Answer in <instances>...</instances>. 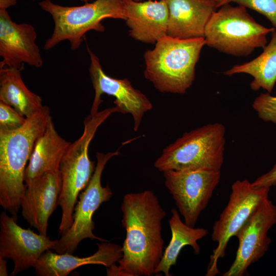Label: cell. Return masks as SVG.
Listing matches in <instances>:
<instances>
[{"instance_id":"obj_23","label":"cell","mask_w":276,"mask_h":276,"mask_svg":"<svg viewBox=\"0 0 276 276\" xmlns=\"http://www.w3.org/2000/svg\"><path fill=\"white\" fill-rule=\"evenodd\" d=\"M235 3L262 14L276 30V0H221L217 8L226 4Z\"/></svg>"},{"instance_id":"obj_1","label":"cell","mask_w":276,"mask_h":276,"mask_svg":"<svg viewBox=\"0 0 276 276\" xmlns=\"http://www.w3.org/2000/svg\"><path fill=\"white\" fill-rule=\"evenodd\" d=\"M126 235L123 256L107 267V275L151 276L164 253L162 222L166 212L150 190L125 194L121 204Z\"/></svg>"},{"instance_id":"obj_28","label":"cell","mask_w":276,"mask_h":276,"mask_svg":"<svg viewBox=\"0 0 276 276\" xmlns=\"http://www.w3.org/2000/svg\"><path fill=\"white\" fill-rule=\"evenodd\" d=\"M7 260L0 257V275L7 276L8 272L7 269Z\"/></svg>"},{"instance_id":"obj_29","label":"cell","mask_w":276,"mask_h":276,"mask_svg":"<svg viewBox=\"0 0 276 276\" xmlns=\"http://www.w3.org/2000/svg\"><path fill=\"white\" fill-rule=\"evenodd\" d=\"M31 1H38V0H31ZM79 1L84 2L85 3H88L89 1V0H79Z\"/></svg>"},{"instance_id":"obj_8","label":"cell","mask_w":276,"mask_h":276,"mask_svg":"<svg viewBox=\"0 0 276 276\" xmlns=\"http://www.w3.org/2000/svg\"><path fill=\"white\" fill-rule=\"evenodd\" d=\"M270 189L255 187L246 179L237 180L232 184L228 203L213 226L211 238L217 245L210 256L206 276L220 273L218 261L225 256L230 239L236 237L254 212L268 198Z\"/></svg>"},{"instance_id":"obj_3","label":"cell","mask_w":276,"mask_h":276,"mask_svg":"<svg viewBox=\"0 0 276 276\" xmlns=\"http://www.w3.org/2000/svg\"><path fill=\"white\" fill-rule=\"evenodd\" d=\"M204 38L181 39L165 35L144 54L145 78L162 93L183 94L192 85Z\"/></svg>"},{"instance_id":"obj_27","label":"cell","mask_w":276,"mask_h":276,"mask_svg":"<svg viewBox=\"0 0 276 276\" xmlns=\"http://www.w3.org/2000/svg\"><path fill=\"white\" fill-rule=\"evenodd\" d=\"M17 0H0V10H7L8 8L15 5Z\"/></svg>"},{"instance_id":"obj_31","label":"cell","mask_w":276,"mask_h":276,"mask_svg":"<svg viewBox=\"0 0 276 276\" xmlns=\"http://www.w3.org/2000/svg\"><path fill=\"white\" fill-rule=\"evenodd\" d=\"M122 1H128V0H122ZM132 1H134V0H132Z\"/></svg>"},{"instance_id":"obj_30","label":"cell","mask_w":276,"mask_h":276,"mask_svg":"<svg viewBox=\"0 0 276 276\" xmlns=\"http://www.w3.org/2000/svg\"><path fill=\"white\" fill-rule=\"evenodd\" d=\"M215 2H216L217 3V4L221 1V0H213Z\"/></svg>"},{"instance_id":"obj_2","label":"cell","mask_w":276,"mask_h":276,"mask_svg":"<svg viewBox=\"0 0 276 276\" xmlns=\"http://www.w3.org/2000/svg\"><path fill=\"white\" fill-rule=\"evenodd\" d=\"M50 117L49 108L43 106L19 128L0 130V205L16 220L27 188L25 170Z\"/></svg>"},{"instance_id":"obj_7","label":"cell","mask_w":276,"mask_h":276,"mask_svg":"<svg viewBox=\"0 0 276 276\" xmlns=\"http://www.w3.org/2000/svg\"><path fill=\"white\" fill-rule=\"evenodd\" d=\"M106 120L102 112L90 114L83 122L81 136L71 143L60 164L62 185L58 205L62 210L59 234L65 233L73 222V214L77 198L88 185L95 170V162L88 155V148L99 126Z\"/></svg>"},{"instance_id":"obj_4","label":"cell","mask_w":276,"mask_h":276,"mask_svg":"<svg viewBox=\"0 0 276 276\" xmlns=\"http://www.w3.org/2000/svg\"><path fill=\"white\" fill-rule=\"evenodd\" d=\"M225 131L223 124L214 123L186 132L163 150L154 166L161 172L221 171Z\"/></svg>"},{"instance_id":"obj_10","label":"cell","mask_w":276,"mask_h":276,"mask_svg":"<svg viewBox=\"0 0 276 276\" xmlns=\"http://www.w3.org/2000/svg\"><path fill=\"white\" fill-rule=\"evenodd\" d=\"M163 172L165 185L185 223L194 227L220 180L221 171L170 170Z\"/></svg>"},{"instance_id":"obj_5","label":"cell","mask_w":276,"mask_h":276,"mask_svg":"<svg viewBox=\"0 0 276 276\" xmlns=\"http://www.w3.org/2000/svg\"><path fill=\"white\" fill-rule=\"evenodd\" d=\"M247 8L226 4L212 15L205 29V44L227 55L248 56L266 45V36L274 29L257 22Z\"/></svg>"},{"instance_id":"obj_11","label":"cell","mask_w":276,"mask_h":276,"mask_svg":"<svg viewBox=\"0 0 276 276\" xmlns=\"http://www.w3.org/2000/svg\"><path fill=\"white\" fill-rule=\"evenodd\" d=\"M276 224V206L266 199L257 208L236 237L239 246L232 264L223 276H244L252 263L262 258L269 248L270 229Z\"/></svg>"},{"instance_id":"obj_13","label":"cell","mask_w":276,"mask_h":276,"mask_svg":"<svg viewBox=\"0 0 276 276\" xmlns=\"http://www.w3.org/2000/svg\"><path fill=\"white\" fill-rule=\"evenodd\" d=\"M6 212L0 215V257L13 261L12 276L33 267L42 255L57 242L49 236L22 228Z\"/></svg>"},{"instance_id":"obj_25","label":"cell","mask_w":276,"mask_h":276,"mask_svg":"<svg viewBox=\"0 0 276 276\" xmlns=\"http://www.w3.org/2000/svg\"><path fill=\"white\" fill-rule=\"evenodd\" d=\"M27 119L12 106L0 101V130L17 129L25 123Z\"/></svg>"},{"instance_id":"obj_20","label":"cell","mask_w":276,"mask_h":276,"mask_svg":"<svg viewBox=\"0 0 276 276\" xmlns=\"http://www.w3.org/2000/svg\"><path fill=\"white\" fill-rule=\"evenodd\" d=\"M23 69L0 68V101L29 118L43 105L41 98L30 90L24 82L21 75Z\"/></svg>"},{"instance_id":"obj_16","label":"cell","mask_w":276,"mask_h":276,"mask_svg":"<svg viewBox=\"0 0 276 276\" xmlns=\"http://www.w3.org/2000/svg\"><path fill=\"white\" fill-rule=\"evenodd\" d=\"M123 8L129 35L134 39L155 43L167 35L169 12L165 0L123 1Z\"/></svg>"},{"instance_id":"obj_14","label":"cell","mask_w":276,"mask_h":276,"mask_svg":"<svg viewBox=\"0 0 276 276\" xmlns=\"http://www.w3.org/2000/svg\"><path fill=\"white\" fill-rule=\"evenodd\" d=\"M37 34L28 23L14 22L7 10H0V68H21L24 64L37 68L43 65L36 44Z\"/></svg>"},{"instance_id":"obj_9","label":"cell","mask_w":276,"mask_h":276,"mask_svg":"<svg viewBox=\"0 0 276 276\" xmlns=\"http://www.w3.org/2000/svg\"><path fill=\"white\" fill-rule=\"evenodd\" d=\"M119 154V150L107 153H97L95 170L88 185L79 195V200L74 208L73 223L69 229L61 235L52 249L56 252L73 254L79 243L84 239L107 241L94 235L93 217L101 204L108 201L112 195L108 185L106 187L102 186L101 176L108 161Z\"/></svg>"},{"instance_id":"obj_22","label":"cell","mask_w":276,"mask_h":276,"mask_svg":"<svg viewBox=\"0 0 276 276\" xmlns=\"http://www.w3.org/2000/svg\"><path fill=\"white\" fill-rule=\"evenodd\" d=\"M271 33V40L261 54L250 61L234 65L224 74L228 76L248 74L253 78L250 83L252 90L262 88L271 93L276 82V30Z\"/></svg>"},{"instance_id":"obj_17","label":"cell","mask_w":276,"mask_h":276,"mask_svg":"<svg viewBox=\"0 0 276 276\" xmlns=\"http://www.w3.org/2000/svg\"><path fill=\"white\" fill-rule=\"evenodd\" d=\"M169 12L167 35L178 39L204 38L206 26L217 10L213 0H165Z\"/></svg>"},{"instance_id":"obj_21","label":"cell","mask_w":276,"mask_h":276,"mask_svg":"<svg viewBox=\"0 0 276 276\" xmlns=\"http://www.w3.org/2000/svg\"><path fill=\"white\" fill-rule=\"evenodd\" d=\"M171 213L172 216L169 220L171 239L155 270V275L163 272L166 276L171 275L170 270L176 264L178 255L185 246H191L195 254H199L200 247L197 241L209 234L207 229L194 228L187 225L181 220L176 209H173Z\"/></svg>"},{"instance_id":"obj_12","label":"cell","mask_w":276,"mask_h":276,"mask_svg":"<svg viewBox=\"0 0 276 276\" xmlns=\"http://www.w3.org/2000/svg\"><path fill=\"white\" fill-rule=\"evenodd\" d=\"M87 50L90 60L89 72L95 90L90 114H95L99 111V106L103 102L102 94L112 96L116 99L114 104L120 113L131 114L134 122L133 129L137 131L145 113L152 108V103L146 95L134 88L127 79H116L107 75L99 58L87 45Z\"/></svg>"},{"instance_id":"obj_19","label":"cell","mask_w":276,"mask_h":276,"mask_svg":"<svg viewBox=\"0 0 276 276\" xmlns=\"http://www.w3.org/2000/svg\"><path fill=\"white\" fill-rule=\"evenodd\" d=\"M71 144L59 134L51 116L44 132L35 143L25 170V184L46 172L58 171L61 160Z\"/></svg>"},{"instance_id":"obj_15","label":"cell","mask_w":276,"mask_h":276,"mask_svg":"<svg viewBox=\"0 0 276 276\" xmlns=\"http://www.w3.org/2000/svg\"><path fill=\"white\" fill-rule=\"evenodd\" d=\"M61 185L59 170L46 172L26 185L21 215L40 234L47 236L49 219L58 205Z\"/></svg>"},{"instance_id":"obj_18","label":"cell","mask_w":276,"mask_h":276,"mask_svg":"<svg viewBox=\"0 0 276 276\" xmlns=\"http://www.w3.org/2000/svg\"><path fill=\"white\" fill-rule=\"evenodd\" d=\"M98 250L93 255L78 257L72 254L45 251L34 266L35 274L39 276H66L77 268L88 264H98L109 267L123 256L122 246L104 242L97 243Z\"/></svg>"},{"instance_id":"obj_24","label":"cell","mask_w":276,"mask_h":276,"mask_svg":"<svg viewBox=\"0 0 276 276\" xmlns=\"http://www.w3.org/2000/svg\"><path fill=\"white\" fill-rule=\"evenodd\" d=\"M252 107L260 119L276 125V96L268 92L261 93L254 100Z\"/></svg>"},{"instance_id":"obj_6","label":"cell","mask_w":276,"mask_h":276,"mask_svg":"<svg viewBox=\"0 0 276 276\" xmlns=\"http://www.w3.org/2000/svg\"><path fill=\"white\" fill-rule=\"evenodd\" d=\"M38 4L52 16L54 22L53 33L44 45L45 50L64 40H68L71 49L75 50L80 47L88 31H105L102 20L109 18L125 20L122 0H95L80 6H61L51 0H43Z\"/></svg>"},{"instance_id":"obj_26","label":"cell","mask_w":276,"mask_h":276,"mask_svg":"<svg viewBox=\"0 0 276 276\" xmlns=\"http://www.w3.org/2000/svg\"><path fill=\"white\" fill-rule=\"evenodd\" d=\"M252 184L257 187L271 188L276 186V163L269 171L258 177Z\"/></svg>"}]
</instances>
